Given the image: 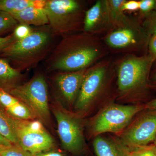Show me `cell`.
<instances>
[{"label": "cell", "instance_id": "obj_1", "mask_svg": "<svg viewBox=\"0 0 156 156\" xmlns=\"http://www.w3.org/2000/svg\"><path fill=\"white\" fill-rule=\"evenodd\" d=\"M108 50L101 38L82 31L62 37L46 60L49 72L87 69L104 58Z\"/></svg>", "mask_w": 156, "mask_h": 156}, {"label": "cell", "instance_id": "obj_2", "mask_svg": "<svg viewBox=\"0 0 156 156\" xmlns=\"http://www.w3.org/2000/svg\"><path fill=\"white\" fill-rule=\"evenodd\" d=\"M115 62V98L131 104L146 103L153 99L150 77L154 60L148 53L126 54Z\"/></svg>", "mask_w": 156, "mask_h": 156}, {"label": "cell", "instance_id": "obj_3", "mask_svg": "<svg viewBox=\"0 0 156 156\" xmlns=\"http://www.w3.org/2000/svg\"><path fill=\"white\" fill-rule=\"evenodd\" d=\"M116 71L115 62L103 58L88 68L74 107L80 115L99 102L115 98Z\"/></svg>", "mask_w": 156, "mask_h": 156}, {"label": "cell", "instance_id": "obj_4", "mask_svg": "<svg viewBox=\"0 0 156 156\" xmlns=\"http://www.w3.org/2000/svg\"><path fill=\"white\" fill-rule=\"evenodd\" d=\"M55 37L49 25L33 29L28 36L12 42L1 55L13 61L20 71L30 69L48 57L53 48Z\"/></svg>", "mask_w": 156, "mask_h": 156}, {"label": "cell", "instance_id": "obj_5", "mask_svg": "<svg viewBox=\"0 0 156 156\" xmlns=\"http://www.w3.org/2000/svg\"><path fill=\"white\" fill-rule=\"evenodd\" d=\"M150 37L139 19L126 14L101 39L107 50L114 53L146 54Z\"/></svg>", "mask_w": 156, "mask_h": 156}, {"label": "cell", "instance_id": "obj_6", "mask_svg": "<svg viewBox=\"0 0 156 156\" xmlns=\"http://www.w3.org/2000/svg\"><path fill=\"white\" fill-rule=\"evenodd\" d=\"M51 30L62 37L83 31L86 2L80 0H46L44 8Z\"/></svg>", "mask_w": 156, "mask_h": 156}, {"label": "cell", "instance_id": "obj_7", "mask_svg": "<svg viewBox=\"0 0 156 156\" xmlns=\"http://www.w3.org/2000/svg\"><path fill=\"white\" fill-rule=\"evenodd\" d=\"M145 103L121 104L108 101L88 122V132L91 137L105 133L121 134L140 112Z\"/></svg>", "mask_w": 156, "mask_h": 156}, {"label": "cell", "instance_id": "obj_8", "mask_svg": "<svg viewBox=\"0 0 156 156\" xmlns=\"http://www.w3.org/2000/svg\"><path fill=\"white\" fill-rule=\"evenodd\" d=\"M47 125L50 122L48 86L44 76L38 73L28 82L20 84L9 92Z\"/></svg>", "mask_w": 156, "mask_h": 156}, {"label": "cell", "instance_id": "obj_9", "mask_svg": "<svg viewBox=\"0 0 156 156\" xmlns=\"http://www.w3.org/2000/svg\"><path fill=\"white\" fill-rule=\"evenodd\" d=\"M12 121L18 144L24 150L35 155L50 151L53 147V137L41 121L19 119L14 117Z\"/></svg>", "mask_w": 156, "mask_h": 156}, {"label": "cell", "instance_id": "obj_10", "mask_svg": "<svg viewBox=\"0 0 156 156\" xmlns=\"http://www.w3.org/2000/svg\"><path fill=\"white\" fill-rule=\"evenodd\" d=\"M53 112L62 147L73 154L82 153L85 149L86 142L80 115L59 108H54Z\"/></svg>", "mask_w": 156, "mask_h": 156}, {"label": "cell", "instance_id": "obj_11", "mask_svg": "<svg viewBox=\"0 0 156 156\" xmlns=\"http://www.w3.org/2000/svg\"><path fill=\"white\" fill-rule=\"evenodd\" d=\"M118 136L131 150L154 143L156 138V110L144 109Z\"/></svg>", "mask_w": 156, "mask_h": 156}, {"label": "cell", "instance_id": "obj_12", "mask_svg": "<svg viewBox=\"0 0 156 156\" xmlns=\"http://www.w3.org/2000/svg\"><path fill=\"white\" fill-rule=\"evenodd\" d=\"M88 69L73 72H56L53 83L59 97L69 106H74Z\"/></svg>", "mask_w": 156, "mask_h": 156}, {"label": "cell", "instance_id": "obj_13", "mask_svg": "<svg viewBox=\"0 0 156 156\" xmlns=\"http://www.w3.org/2000/svg\"><path fill=\"white\" fill-rule=\"evenodd\" d=\"M108 0H98L85 12L83 31L98 36L111 27Z\"/></svg>", "mask_w": 156, "mask_h": 156}, {"label": "cell", "instance_id": "obj_14", "mask_svg": "<svg viewBox=\"0 0 156 156\" xmlns=\"http://www.w3.org/2000/svg\"><path fill=\"white\" fill-rule=\"evenodd\" d=\"M92 144L97 156H130L131 150L118 136L98 135Z\"/></svg>", "mask_w": 156, "mask_h": 156}, {"label": "cell", "instance_id": "obj_15", "mask_svg": "<svg viewBox=\"0 0 156 156\" xmlns=\"http://www.w3.org/2000/svg\"><path fill=\"white\" fill-rule=\"evenodd\" d=\"M0 105L10 115L16 119L33 120L36 118L24 104L2 89L0 90Z\"/></svg>", "mask_w": 156, "mask_h": 156}, {"label": "cell", "instance_id": "obj_16", "mask_svg": "<svg viewBox=\"0 0 156 156\" xmlns=\"http://www.w3.org/2000/svg\"><path fill=\"white\" fill-rule=\"evenodd\" d=\"M23 78L21 71L11 66L8 59L0 58V90L9 92L20 84Z\"/></svg>", "mask_w": 156, "mask_h": 156}, {"label": "cell", "instance_id": "obj_17", "mask_svg": "<svg viewBox=\"0 0 156 156\" xmlns=\"http://www.w3.org/2000/svg\"><path fill=\"white\" fill-rule=\"evenodd\" d=\"M11 15L20 24L38 27L49 24L48 17L44 9L29 8Z\"/></svg>", "mask_w": 156, "mask_h": 156}, {"label": "cell", "instance_id": "obj_18", "mask_svg": "<svg viewBox=\"0 0 156 156\" xmlns=\"http://www.w3.org/2000/svg\"><path fill=\"white\" fill-rule=\"evenodd\" d=\"M46 0H0V10L11 14L33 8L44 9Z\"/></svg>", "mask_w": 156, "mask_h": 156}, {"label": "cell", "instance_id": "obj_19", "mask_svg": "<svg viewBox=\"0 0 156 156\" xmlns=\"http://www.w3.org/2000/svg\"><path fill=\"white\" fill-rule=\"evenodd\" d=\"M0 133L13 145H18V140L13 126L12 117L0 105Z\"/></svg>", "mask_w": 156, "mask_h": 156}, {"label": "cell", "instance_id": "obj_20", "mask_svg": "<svg viewBox=\"0 0 156 156\" xmlns=\"http://www.w3.org/2000/svg\"><path fill=\"white\" fill-rule=\"evenodd\" d=\"M125 2V0H108L111 19V26L126 16L125 12L122 10V6Z\"/></svg>", "mask_w": 156, "mask_h": 156}, {"label": "cell", "instance_id": "obj_21", "mask_svg": "<svg viewBox=\"0 0 156 156\" xmlns=\"http://www.w3.org/2000/svg\"><path fill=\"white\" fill-rule=\"evenodd\" d=\"M18 24L11 14L0 10V35L14 31Z\"/></svg>", "mask_w": 156, "mask_h": 156}, {"label": "cell", "instance_id": "obj_22", "mask_svg": "<svg viewBox=\"0 0 156 156\" xmlns=\"http://www.w3.org/2000/svg\"><path fill=\"white\" fill-rule=\"evenodd\" d=\"M144 28L150 36L156 34V11H153L143 18Z\"/></svg>", "mask_w": 156, "mask_h": 156}, {"label": "cell", "instance_id": "obj_23", "mask_svg": "<svg viewBox=\"0 0 156 156\" xmlns=\"http://www.w3.org/2000/svg\"><path fill=\"white\" fill-rule=\"evenodd\" d=\"M130 156H156V146L153 143L135 148L131 150Z\"/></svg>", "mask_w": 156, "mask_h": 156}, {"label": "cell", "instance_id": "obj_24", "mask_svg": "<svg viewBox=\"0 0 156 156\" xmlns=\"http://www.w3.org/2000/svg\"><path fill=\"white\" fill-rule=\"evenodd\" d=\"M0 156H34L20 147L19 146L12 145L4 147L0 152Z\"/></svg>", "mask_w": 156, "mask_h": 156}, {"label": "cell", "instance_id": "obj_25", "mask_svg": "<svg viewBox=\"0 0 156 156\" xmlns=\"http://www.w3.org/2000/svg\"><path fill=\"white\" fill-rule=\"evenodd\" d=\"M33 30L30 26L19 23L14 29L13 34L16 40H21L28 36Z\"/></svg>", "mask_w": 156, "mask_h": 156}, {"label": "cell", "instance_id": "obj_26", "mask_svg": "<svg viewBox=\"0 0 156 156\" xmlns=\"http://www.w3.org/2000/svg\"><path fill=\"white\" fill-rule=\"evenodd\" d=\"M156 0L139 1V11L142 19L154 10Z\"/></svg>", "mask_w": 156, "mask_h": 156}, {"label": "cell", "instance_id": "obj_27", "mask_svg": "<svg viewBox=\"0 0 156 156\" xmlns=\"http://www.w3.org/2000/svg\"><path fill=\"white\" fill-rule=\"evenodd\" d=\"M139 1L136 0H125L122 6V10L126 11H134L139 10Z\"/></svg>", "mask_w": 156, "mask_h": 156}, {"label": "cell", "instance_id": "obj_28", "mask_svg": "<svg viewBox=\"0 0 156 156\" xmlns=\"http://www.w3.org/2000/svg\"><path fill=\"white\" fill-rule=\"evenodd\" d=\"M147 53L151 57L156 61V34L151 36L148 44Z\"/></svg>", "mask_w": 156, "mask_h": 156}, {"label": "cell", "instance_id": "obj_29", "mask_svg": "<svg viewBox=\"0 0 156 156\" xmlns=\"http://www.w3.org/2000/svg\"><path fill=\"white\" fill-rule=\"evenodd\" d=\"M15 40L16 39L13 34L5 37H0V53Z\"/></svg>", "mask_w": 156, "mask_h": 156}, {"label": "cell", "instance_id": "obj_30", "mask_svg": "<svg viewBox=\"0 0 156 156\" xmlns=\"http://www.w3.org/2000/svg\"><path fill=\"white\" fill-rule=\"evenodd\" d=\"M33 155L34 156H65L60 152L50 151L36 154Z\"/></svg>", "mask_w": 156, "mask_h": 156}, {"label": "cell", "instance_id": "obj_31", "mask_svg": "<svg viewBox=\"0 0 156 156\" xmlns=\"http://www.w3.org/2000/svg\"><path fill=\"white\" fill-rule=\"evenodd\" d=\"M150 83L151 88L154 92H156V69L151 73L150 77Z\"/></svg>", "mask_w": 156, "mask_h": 156}, {"label": "cell", "instance_id": "obj_32", "mask_svg": "<svg viewBox=\"0 0 156 156\" xmlns=\"http://www.w3.org/2000/svg\"><path fill=\"white\" fill-rule=\"evenodd\" d=\"M145 108L156 110V98L145 103Z\"/></svg>", "mask_w": 156, "mask_h": 156}, {"label": "cell", "instance_id": "obj_33", "mask_svg": "<svg viewBox=\"0 0 156 156\" xmlns=\"http://www.w3.org/2000/svg\"><path fill=\"white\" fill-rule=\"evenodd\" d=\"M13 144L0 133V147H9Z\"/></svg>", "mask_w": 156, "mask_h": 156}, {"label": "cell", "instance_id": "obj_34", "mask_svg": "<svg viewBox=\"0 0 156 156\" xmlns=\"http://www.w3.org/2000/svg\"><path fill=\"white\" fill-rule=\"evenodd\" d=\"M4 147H0V152L1 151H2V150Z\"/></svg>", "mask_w": 156, "mask_h": 156}, {"label": "cell", "instance_id": "obj_35", "mask_svg": "<svg viewBox=\"0 0 156 156\" xmlns=\"http://www.w3.org/2000/svg\"><path fill=\"white\" fill-rule=\"evenodd\" d=\"M153 143L154 144H155V146H156V138L155 140L154 141Z\"/></svg>", "mask_w": 156, "mask_h": 156}, {"label": "cell", "instance_id": "obj_36", "mask_svg": "<svg viewBox=\"0 0 156 156\" xmlns=\"http://www.w3.org/2000/svg\"><path fill=\"white\" fill-rule=\"evenodd\" d=\"M154 11H156V1L155 6L154 10Z\"/></svg>", "mask_w": 156, "mask_h": 156}, {"label": "cell", "instance_id": "obj_37", "mask_svg": "<svg viewBox=\"0 0 156 156\" xmlns=\"http://www.w3.org/2000/svg\"></svg>", "mask_w": 156, "mask_h": 156}]
</instances>
